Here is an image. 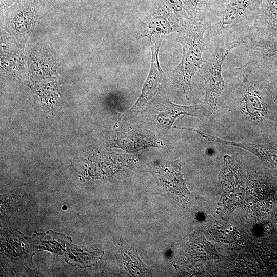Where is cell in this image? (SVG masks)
Wrapping results in <instances>:
<instances>
[{
    "label": "cell",
    "mask_w": 277,
    "mask_h": 277,
    "mask_svg": "<svg viewBox=\"0 0 277 277\" xmlns=\"http://www.w3.org/2000/svg\"><path fill=\"white\" fill-rule=\"evenodd\" d=\"M238 244H239V245H241L242 242H241V241H239V242H238Z\"/></svg>",
    "instance_id": "21"
},
{
    "label": "cell",
    "mask_w": 277,
    "mask_h": 277,
    "mask_svg": "<svg viewBox=\"0 0 277 277\" xmlns=\"http://www.w3.org/2000/svg\"><path fill=\"white\" fill-rule=\"evenodd\" d=\"M160 105L157 119L160 125L166 128H171L175 120L181 115L200 117L206 113V110L209 111L204 103L186 106L174 104L168 100H164L161 101Z\"/></svg>",
    "instance_id": "9"
},
{
    "label": "cell",
    "mask_w": 277,
    "mask_h": 277,
    "mask_svg": "<svg viewBox=\"0 0 277 277\" xmlns=\"http://www.w3.org/2000/svg\"><path fill=\"white\" fill-rule=\"evenodd\" d=\"M262 33L277 37V0H260L253 13L248 38Z\"/></svg>",
    "instance_id": "7"
},
{
    "label": "cell",
    "mask_w": 277,
    "mask_h": 277,
    "mask_svg": "<svg viewBox=\"0 0 277 277\" xmlns=\"http://www.w3.org/2000/svg\"><path fill=\"white\" fill-rule=\"evenodd\" d=\"M201 251H203V249H201Z\"/></svg>",
    "instance_id": "28"
},
{
    "label": "cell",
    "mask_w": 277,
    "mask_h": 277,
    "mask_svg": "<svg viewBox=\"0 0 277 277\" xmlns=\"http://www.w3.org/2000/svg\"><path fill=\"white\" fill-rule=\"evenodd\" d=\"M260 0H230L210 23L212 42L247 40L253 13Z\"/></svg>",
    "instance_id": "2"
},
{
    "label": "cell",
    "mask_w": 277,
    "mask_h": 277,
    "mask_svg": "<svg viewBox=\"0 0 277 277\" xmlns=\"http://www.w3.org/2000/svg\"><path fill=\"white\" fill-rule=\"evenodd\" d=\"M264 270L265 271H266V270H267V268H266V267H264Z\"/></svg>",
    "instance_id": "22"
},
{
    "label": "cell",
    "mask_w": 277,
    "mask_h": 277,
    "mask_svg": "<svg viewBox=\"0 0 277 277\" xmlns=\"http://www.w3.org/2000/svg\"><path fill=\"white\" fill-rule=\"evenodd\" d=\"M276 223L277 224V221L276 222Z\"/></svg>",
    "instance_id": "30"
},
{
    "label": "cell",
    "mask_w": 277,
    "mask_h": 277,
    "mask_svg": "<svg viewBox=\"0 0 277 277\" xmlns=\"http://www.w3.org/2000/svg\"><path fill=\"white\" fill-rule=\"evenodd\" d=\"M206 24L188 21L180 25L177 37L182 47L181 60L173 72V83L185 94L192 92L191 81L205 62L202 55L205 48Z\"/></svg>",
    "instance_id": "1"
},
{
    "label": "cell",
    "mask_w": 277,
    "mask_h": 277,
    "mask_svg": "<svg viewBox=\"0 0 277 277\" xmlns=\"http://www.w3.org/2000/svg\"><path fill=\"white\" fill-rule=\"evenodd\" d=\"M180 160L168 161L160 159L150 165L151 173L157 183L159 190L168 197L185 188V184L181 172Z\"/></svg>",
    "instance_id": "6"
},
{
    "label": "cell",
    "mask_w": 277,
    "mask_h": 277,
    "mask_svg": "<svg viewBox=\"0 0 277 277\" xmlns=\"http://www.w3.org/2000/svg\"><path fill=\"white\" fill-rule=\"evenodd\" d=\"M241 245L242 246H244L245 245V244L244 243H242Z\"/></svg>",
    "instance_id": "24"
},
{
    "label": "cell",
    "mask_w": 277,
    "mask_h": 277,
    "mask_svg": "<svg viewBox=\"0 0 277 277\" xmlns=\"http://www.w3.org/2000/svg\"><path fill=\"white\" fill-rule=\"evenodd\" d=\"M214 143L221 145L234 146L244 149L259 158L274 165H277V148L264 144L246 143L225 140L217 137L213 139Z\"/></svg>",
    "instance_id": "11"
},
{
    "label": "cell",
    "mask_w": 277,
    "mask_h": 277,
    "mask_svg": "<svg viewBox=\"0 0 277 277\" xmlns=\"http://www.w3.org/2000/svg\"><path fill=\"white\" fill-rule=\"evenodd\" d=\"M207 0H191V2L195 8H199L204 6Z\"/></svg>",
    "instance_id": "13"
},
{
    "label": "cell",
    "mask_w": 277,
    "mask_h": 277,
    "mask_svg": "<svg viewBox=\"0 0 277 277\" xmlns=\"http://www.w3.org/2000/svg\"><path fill=\"white\" fill-rule=\"evenodd\" d=\"M118 134L117 144L120 147L128 151H136L147 147L159 146V142L151 135L131 127H126Z\"/></svg>",
    "instance_id": "10"
},
{
    "label": "cell",
    "mask_w": 277,
    "mask_h": 277,
    "mask_svg": "<svg viewBox=\"0 0 277 277\" xmlns=\"http://www.w3.org/2000/svg\"><path fill=\"white\" fill-rule=\"evenodd\" d=\"M266 228L267 230H269V229H270V227H269L268 226H266Z\"/></svg>",
    "instance_id": "15"
},
{
    "label": "cell",
    "mask_w": 277,
    "mask_h": 277,
    "mask_svg": "<svg viewBox=\"0 0 277 277\" xmlns=\"http://www.w3.org/2000/svg\"><path fill=\"white\" fill-rule=\"evenodd\" d=\"M262 205H263L262 203V204H259V207H262Z\"/></svg>",
    "instance_id": "19"
},
{
    "label": "cell",
    "mask_w": 277,
    "mask_h": 277,
    "mask_svg": "<svg viewBox=\"0 0 277 277\" xmlns=\"http://www.w3.org/2000/svg\"><path fill=\"white\" fill-rule=\"evenodd\" d=\"M148 40L151 52L150 71L143 86L139 97L134 105L126 112L125 116L141 110L163 87L165 83V73L161 67L159 60L162 38L160 36H155L149 38Z\"/></svg>",
    "instance_id": "4"
},
{
    "label": "cell",
    "mask_w": 277,
    "mask_h": 277,
    "mask_svg": "<svg viewBox=\"0 0 277 277\" xmlns=\"http://www.w3.org/2000/svg\"><path fill=\"white\" fill-rule=\"evenodd\" d=\"M227 233H229L230 231H229V229H226V230Z\"/></svg>",
    "instance_id": "16"
},
{
    "label": "cell",
    "mask_w": 277,
    "mask_h": 277,
    "mask_svg": "<svg viewBox=\"0 0 277 277\" xmlns=\"http://www.w3.org/2000/svg\"><path fill=\"white\" fill-rule=\"evenodd\" d=\"M224 1H225V2H229L230 0H224Z\"/></svg>",
    "instance_id": "25"
},
{
    "label": "cell",
    "mask_w": 277,
    "mask_h": 277,
    "mask_svg": "<svg viewBox=\"0 0 277 277\" xmlns=\"http://www.w3.org/2000/svg\"><path fill=\"white\" fill-rule=\"evenodd\" d=\"M246 41H229L215 44L211 55L201 66L205 92L204 103L211 113L216 111L218 101L225 88L222 75L223 63L232 50L244 44Z\"/></svg>",
    "instance_id": "3"
},
{
    "label": "cell",
    "mask_w": 277,
    "mask_h": 277,
    "mask_svg": "<svg viewBox=\"0 0 277 277\" xmlns=\"http://www.w3.org/2000/svg\"><path fill=\"white\" fill-rule=\"evenodd\" d=\"M249 205H250V206H252V205H253V203H252V202H250L249 203Z\"/></svg>",
    "instance_id": "17"
},
{
    "label": "cell",
    "mask_w": 277,
    "mask_h": 277,
    "mask_svg": "<svg viewBox=\"0 0 277 277\" xmlns=\"http://www.w3.org/2000/svg\"><path fill=\"white\" fill-rule=\"evenodd\" d=\"M233 228L232 227H230L229 228V230H230V231H233Z\"/></svg>",
    "instance_id": "14"
},
{
    "label": "cell",
    "mask_w": 277,
    "mask_h": 277,
    "mask_svg": "<svg viewBox=\"0 0 277 277\" xmlns=\"http://www.w3.org/2000/svg\"><path fill=\"white\" fill-rule=\"evenodd\" d=\"M259 189L260 190H261V188L260 187Z\"/></svg>",
    "instance_id": "27"
},
{
    "label": "cell",
    "mask_w": 277,
    "mask_h": 277,
    "mask_svg": "<svg viewBox=\"0 0 277 277\" xmlns=\"http://www.w3.org/2000/svg\"><path fill=\"white\" fill-rule=\"evenodd\" d=\"M248 39L250 45L249 58L241 70L250 73L264 65L277 63V37Z\"/></svg>",
    "instance_id": "8"
},
{
    "label": "cell",
    "mask_w": 277,
    "mask_h": 277,
    "mask_svg": "<svg viewBox=\"0 0 277 277\" xmlns=\"http://www.w3.org/2000/svg\"><path fill=\"white\" fill-rule=\"evenodd\" d=\"M168 8L171 10L182 23L196 21L193 19L195 7L191 0H164Z\"/></svg>",
    "instance_id": "12"
},
{
    "label": "cell",
    "mask_w": 277,
    "mask_h": 277,
    "mask_svg": "<svg viewBox=\"0 0 277 277\" xmlns=\"http://www.w3.org/2000/svg\"><path fill=\"white\" fill-rule=\"evenodd\" d=\"M180 26V21L174 14H172L168 8L160 6L140 22L135 38L138 41L166 35L179 30Z\"/></svg>",
    "instance_id": "5"
},
{
    "label": "cell",
    "mask_w": 277,
    "mask_h": 277,
    "mask_svg": "<svg viewBox=\"0 0 277 277\" xmlns=\"http://www.w3.org/2000/svg\"><path fill=\"white\" fill-rule=\"evenodd\" d=\"M274 271H275L274 270H272V271H273V272H274Z\"/></svg>",
    "instance_id": "29"
},
{
    "label": "cell",
    "mask_w": 277,
    "mask_h": 277,
    "mask_svg": "<svg viewBox=\"0 0 277 277\" xmlns=\"http://www.w3.org/2000/svg\"><path fill=\"white\" fill-rule=\"evenodd\" d=\"M273 203L272 201H269V204L271 205Z\"/></svg>",
    "instance_id": "20"
},
{
    "label": "cell",
    "mask_w": 277,
    "mask_h": 277,
    "mask_svg": "<svg viewBox=\"0 0 277 277\" xmlns=\"http://www.w3.org/2000/svg\"><path fill=\"white\" fill-rule=\"evenodd\" d=\"M257 245L259 246L260 245V243H257Z\"/></svg>",
    "instance_id": "26"
},
{
    "label": "cell",
    "mask_w": 277,
    "mask_h": 277,
    "mask_svg": "<svg viewBox=\"0 0 277 277\" xmlns=\"http://www.w3.org/2000/svg\"><path fill=\"white\" fill-rule=\"evenodd\" d=\"M236 236L238 238H240V235H239V234H236Z\"/></svg>",
    "instance_id": "23"
},
{
    "label": "cell",
    "mask_w": 277,
    "mask_h": 277,
    "mask_svg": "<svg viewBox=\"0 0 277 277\" xmlns=\"http://www.w3.org/2000/svg\"><path fill=\"white\" fill-rule=\"evenodd\" d=\"M262 204H263V205H266L265 202L263 201V202H262Z\"/></svg>",
    "instance_id": "18"
}]
</instances>
